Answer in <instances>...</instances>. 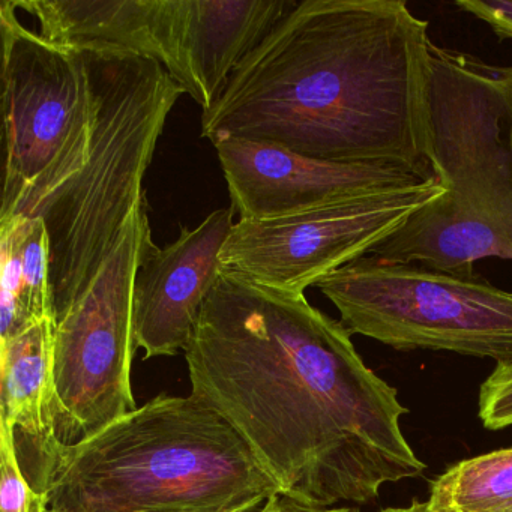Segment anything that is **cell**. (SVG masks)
<instances>
[{
    "mask_svg": "<svg viewBox=\"0 0 512 512\" xmlns=\"http://www.w3.org/2000/svg\"><path fill=\"white\" fill-rule=\"evenodd\" d=\"M352 335L305 293L223 269L203 304L184 350L191 395L241 434L281 496L364 505L427 469L401 428L409 409Z\"/></svg>",
    "mask_w": 512,
    "mask_h": 512,
    "instance_id": "6da1fadb",
    "label": "cell"
},
{
    "mask_svg": "<svg viewBox=\"0 0 512 512\" xmlns=\"http://www.w3.org/2000/svg\"><path fill=\"white\" fill-rule=\"evenodd\" d=\"M428 22L404 0H302L233 71L202 137L437 178ZM439 179V178H437Z\"/></svg>",
    "mask_w": 512,
    "mask_h": 512,
    "instance_id": "7a4b0ae2",
    "label": "cell"
},
{
    "mask_svg": "<svg viewBox=\"0 0 512 512\" xmlns=\"http://www.w3.org/2000/svg\"><path fill=\"white\" fill-rule=\"evenodd\" d=\"M44 494L50 512H259L280 488L220 413L161 394L62 443Z\"/></svg>",
    "mask_w": 512,
    "mask_h": 512,
    "instance_id": "3957f363",
    "label": "cell"
},
{
    "mask_svg": "<svg viewBox=\"0 0 512 512\" xmlns=\"http://www.w3.org/2000/svg\"><path fill=\"white\" fill-rule=\"evenodd\" d=\"M431 163L445 193L371 250L373 257L475 272L512 260V67L430 46Z\"/></svg>",
    "mask_w": 512,
    "mask_h": 512,
    "instance_id": "277c9868",
    "label": "cell"
},
{
    "mask_svg": "<svg viewBox=\"0 0 512 512\" xmlns=\"http://www.w3.org/2000/svg\"><path fill=\"white\" fill-rule=\"evenodd\" d=\"M82 52L94 101L88 158L23 215L46 224L56 319L88 289L131 215L145 205L146 170L167 116L185 94L160 62L119 50Z\"/></svg>",
    "mask_w": 512,
    "mask_h": 512,
    "instance_id": "5b68a950",
    "label": "cell"
},
{
    "mask_svg": "<svg viewBox=\"0 0 512 512\" xmlns=\"http://www.w3.org/2000/svg\"><path fill=\"white\" fill-rule=\"evenodd\" d=\"M352 334L395 350L512 362V292L476 272L361 257L316 284Z\"/></svg>",
    "mask_w": 512,
    "mask_h": 512,
    "instance_id": "8992f818",
    "label": "cell"
},
{
    "mask_svg": "<svg viewBox=\"0 0 512 512\" xmlns=\"http://www.w3.org/2000/svg\"><path fill=\"white\" fill-rule=\"evenodd\" d=\"M0 35L5 221L28 214L85 166L94 101L82 50L26 28L11 0L0 2Z\"/></svg>",
    "mask_w": 512,
    "mask_h": 512,
    "instance_id": "52a82bcc",
    "label": "cell"
},
{
    "mask_svg": "<svg viewBox=\"0 0 512 512\" xmlns=\"http://www.w3.org/2000/svg\"><path fill=\"white\" fill-rule=\"evenodd\" d=\"M146 203L128 221L95 280L56 319L55 385L59 436L74 443L137 409L131 367L137 341L134 281L154 247Z\"/></svg>",
    "mask_w": 512,
    "mask_h": 512,
    "instance_id": "ba28073f",
    "label": "cell"
},
{
    "mask_svg": "<svg viewBox=\"0 0 512 512\" xmlns=\"http://www.w3.org/2000/svg\"><path fill=\"white\" fill-rule=\"evenodd\" d=\"M445 193L439 179L353 194L299 214L233 224L220 254L223 271L289 293L371 253L422 206Z\"/></svg>",
    "mask_w": 512,
    "mask_h": 512,
    "instance_id": "9c48e42d",
    "label": "cell"
},
{
    "mask_svg": "<svg viewBox=\"0 0 512 512\" xmlns=\"http://www.w3.org/2000/svg\"><path fill=\"white\" fill-rule=\"evenodd\" d=\"M214 146L241 220L286 217L353 194L427 182L398 167L328 163L262 140L229 137Z\"/></svg>",
    "mask_w": 512,
    "mask_h": 512,
    "instance_id": "30bf717a",
    "label": "cell"
},
{
    "mask_svg": "<svg viewBox=\"0 0 512 512\" xmlns=\"http://www.w3.org/2000/svg\"><path fill=\"white\" fill-rule=\"evenodd\" d=\"M232 209H217L194 229L182 227L164 248L154 245L134 281L133 322L145 358L187 349L200 311L221 272L220 254L233 227Z\"/></svg>",
    "mask_w": 512,
    "mask_h": 512,
    "instance_id": "8fae6325",
    "label": "cell"
},
{
    "mask_svg": "<svg viewBox=\"0 0 512 512\" xmlns=\"http://www.w3.org/2000/svg\"><path fill=\"white\" fill-rule=\"evenodd\" d=\"M298 4L296 0H176L172 79L206 112L217 103L242 59Z\"/></svg>",
    "mask_w": 512,
    "mask_h": 512,
    "instance_id": "7c38bea8",
    "label": "cell"
},
{
    "mask_svg": "<svg viewBox=\"0 0 512 512\" xmlns=\"http://www.w3.org/2000/svg\"><path fill=\"white\" fill-rule=\"evenodd\" d=\"M55 319L32 323L0 341V425L13 431L23 473L44 493L58 457Z\"/></svg>",
    "mask_w": 512,
    "mask_h": 512,
    "instance_id": "4fadbf2b",
    "label": "cell"
},
{
    "mask_svg": "<svg viewBox=\"0 0 512 512\" xmlns=\"http://www.w3.org/2000/svg\"><path fill=\"white\" fill-rule=\"evenodd\" d=\"M37 19L38 34L70 50L134 53L176 68V0H13Z\"/></svg>",
    "mask_w": 512,
    "mask_h": 512,
    "instance_id": "5bb4252c",
    "label": "cell"
},
{
    "mask_svg": "<svg viewBox=\"0 0 512 512\" xmlns=\"http://www.w3.org/2000/svg\"><path fill=\"white\" fill-rule=\"evenodd\" d=\"M428 512H503L512 508V448L458 461L431 482Z\"/></svg>",
    "mask_w": 512,
    "mask_h": 512,
    "instance_id": "9a60e30c",
    "label": "cell"
},
{
    "mask_svg": "<svg viewBox=\"0 0 512 512\" xmlns=\"http://www.w3.org/2000/svg\"><path fill=\"white\" fill-rule=\"evenodd\" d=\"M0 227H7L13 233L19 253V298L10 335L13 338L32 323L56 320L50 284L49 235L41 218L23 215L0 221Z\"/></svg>",
    "mask_w": 512,
    "mask_h": 512,
    "instance_id": "2e32d148",
    "label": "cell"
},
{
    "mask_svg": "<svg viewBox=\"0 0 512 512\" xmlns=\"http://www.w3.org/2000/svg\"><path fill=\"white\" fill-rule=\"evenodd\" d=\"M46 494L23 473L13 431L0 425V512H49Z\"/></svg>",
    "mask_w": 512,
    "mask_h": 512,
    "instance_id": "e0dca14e",
    "label": "cell"
},
{
    "mask_svg": "<svg viewBox=\"0 0 512 512\" xmlns=\"http://www.w3.org/2000/svg\"><path fill=\"white\" fill-rule=\"evenodd\" d=\"M479 418L491 431L512 427V362H500L479 388Z\"/></svg>",
    "mask_w": 512,
    "mask_h": 512,
    "instance_id": "ac0fdd59",
    "label": "cell"
},
{
    "mask_svg": "<svg viewBox=\"0 0 512 512\" xmlns=\"http://www.w3.org/2000/svg\"><path fill=\"white\" fill-rule=\"evenodd\" d=\"M455 7L487 23L499 40H512V0H457Z\"/></svg>",
    "mask_w": 512,
    "mask_h": 512,
    "instance_id": "d6986e66",
    "label": "cell"
},
{
    "mask_svg": "<svg viewBox=\"0 0 512 512\" xmlns=\"http://www.w3.org/2000/svg\"><path fill=\"white\" fill-rule=\"evenodd\" d=\"M259 512H361L355 506H332V508H322V506L307 505V503L298 502L290 497L278 496L269 499Z\"/></svg>",
    "mask_w": 512,
    "mask_h": 512,
    "instance_id": "ffe728a7",
    "label": "cell"
},
{
    "mask_svg": "<svg viewBox=\"0 0 512 512\" xmlns=\"http://www.w3.org/2000/svg\"><path fill=\"white\" fill-rule=\"evenodd\" d=\"M382 512H428L427 502L421 500H412L407 506H395V508H386Z\"/></svg>",
    "mask_w": 512,
    "mask_h": 512,
    "instance_id": "44dd1931",
    "label": "cell"
},
{
    "mask_svg": "<svg viewBox=\"0 0 512 512\" xmlns=\"http://www.w3.org/2000/svg\"><path fill=\"white\" fill-rule=\"evenodd\" d=\"M503 512H512V508L506 509V511Z\"/></svg>",
    "mask_w": 512,
    "mask_h": 512,
    "instance_id": "7402d4cb",
    "label": "cell"
},
{
    "mask_svg": "<svg viewBox=\"0 0 512 512\" xmlns=\"http://www.w3.org/2000/svg\"><path fill=\"white\" fill-rule=\"evenodd\" d=\"M50 512V511H49Z\"/></svg>",
    "mask_w": 512,
    "mask_h": 512,
    "instance_id": "603a6c76",
    "label": "cell"
}]
</instances>
